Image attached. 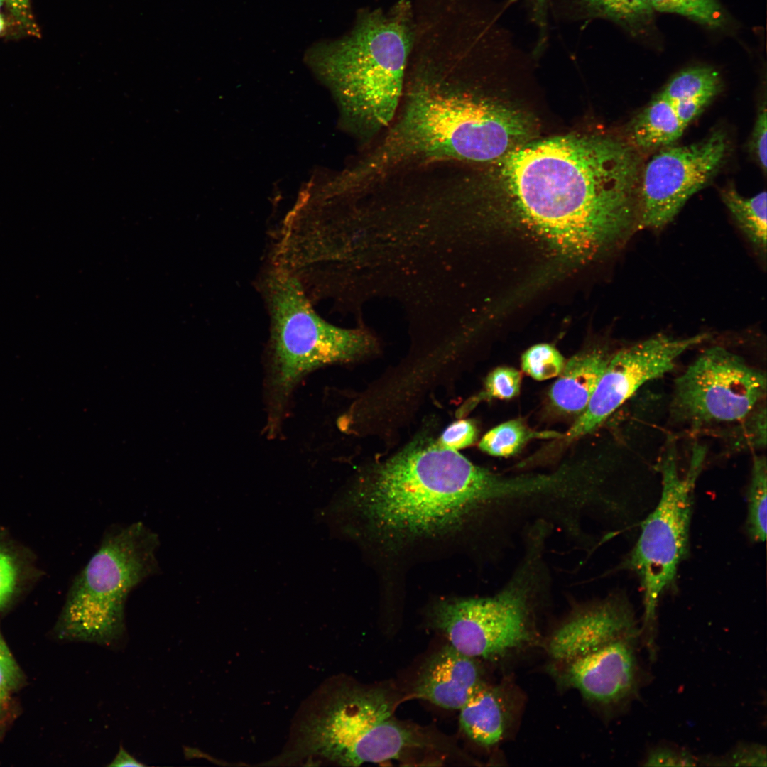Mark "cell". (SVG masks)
<instances>
[{
  "label": "cell",
  "instance_id": "37",
  "mask_svg": "<svg viewBox=\"0 0 767 767\" xmlns=\"http://www.w3.org/2000/svg\"><path fill=\"white\" fill-rule=\"evenodd\" d=\"M110 766H141L143 763L139 762L130 755L122 747L120 748L114 760L109 765Z\"/></svg>",
  "mask_w": 767,
  "mask_h": 767
},
{
  "label": "cell",
  "instance_id": "31",
  "mask_svg": "<svg viewBox=\"0 0 767 767\" xmlns=\"http://www.w3.org/2000/svg\"><path fill=\"white\" fill-rule=\"evenodd\" d=\"M531 23L538 31L535 53L540 54L548 41V11L551 0H526Z\"/></svg>",
  "mask_w": 767,
  "mask_h": 767
},
{
  "label": "cell",
  "instance_id": "33",
  "mask_svg": "<svg viewBox=\"0 0 767 767\" xmlns=\"http://www.w3.org/2000/svg\"><path fill=\"white\" fill-rule=\"evenodd\" d=\"M18 678L17 665L0 638V693L9 695L17 685Z\"/></svg>",
  "mask_w": 767,
  "mask_h": 767
},
{
  "label": "cell",
  "instance_id": "16",
  "mask_svg": "<svg viewBox=\"0 0 767 767\" xmlns=\"http://www.w3.org/2000/svg\"><path fill=\"white\" fill-rule=\"evenodd\" d=\"M503 685L482 682L459 709V723L465 734L484 747L504 737L511 716L512 702Z\"/></svg>",
  "mask_w": 767,
  "mask_h": 767
},
{
  "label": "cell",
  "instance_id": "34",
  "mask_svg": "<svg viewBox=\"0 0 767 767\" xmlns=\"http://www.w3.org/2000/svg\"><path fill=\"white\" fill-rule=\"evenodd\" d=\"M16 582V570L11 557L0 548V606L13 593Z\"/></svg>",
  "mask_w": 767,
  "mask_h": 767
},
{
  "label": "cell",
  "instance_id": "27",
  "mask_svg": "<svg viewBox=\"0 0 767 767\" xmlns=\"http://www.w3.org/2000/svg\"><path fill=\"white\" fill-rule=\"evenodd\" d=\"M521 376L514 368L500 366L487 376L484 390L477 399L496 398L510 399L520 391Z\"/></svg>",
  "mask_w": 767,
  "mask_h": 767
},
{
  "label": "cell",
  "instance_id": "36",
  "mask_svg": "<svg viewBox=\"0 0 767 767\" xmlns=\"http://www.w3.org/2000/svg\"><path fill=\"white\" fill-rule=\"evenodd\" d=\"M11 13L22 26L29 32L36 33L37 28L35 26L31 13L30 0H5Z\"/></svg>",
  "mask_w": 767,
  "mask_h": 767
},
{
  "label": "cell",
  "instance_id": "26",
  "mask_svg": "<svg viewBox=\"0 0 767 767\" xmlns=\"http://www.w3.org/2000/svg\"><path fill=\"white\" fill-rule=\"evenodd\" d=\"M731 443L739 448H762L766 445V407L765 401L758 404L746 417L734 423Z\"/></svg>",
  "mask_w": 767,
  "mask_h": 767
},
{
  "label": "cell",
  "instance_id": "35",
  "mask_svg": "<svg viewBox=\"0 0 767 767\" xmlns=\"http://www.w3.org/2000/svg\"><path fill=\"white\" fill-rule=\"evenodd\" d=\"M709 102L710 100L707 99H694L680 100L672 103L680 121L687 127L690 122L702 113Z\"/></svg>",
  "mask_w": 767,
  "mask_h": 767
},
{
  "label": "cell",
  "instance_id": "22",
  "mask_svg": "<svg viewBox=\"0 0 767 767\" xmlns=\"http://www.w3.org/2000/svg\"><path fill=\"white\" fill-rule=\"evenodd\" d=\"M560 435L555 432L533 430L523 420L515 419L490 430L480 440L479 447L491 455L506 457L516 454L533 439Z\"/></svg>",
  "mask_w": 767,
  "mask_h": 767
},
{
  "label": "cell",
  "instance_id": "13",
  "mask_svg": "<svg viewBox=\"0 0 767 767\" xmlns=\"http://www.w3.org/2000/svg\"><path fill=\"white\" fill-rule=\"evenodd\" d=\"M638 637L621 638L555 663L560 681L599 706L624 705L636 695L640 687Z\"/></svg>",
  "mask_w": 767,
  "mask_h": 767
},
{
  "label": "cell",
  "instance_id": "8",
  "mask_svg": "<svg viewBox=\"0 0 767 767\" xmlns=\"http://www.w3.org/2000/svg\"><path fill=\"white\" fill-rule=\"evenodd\" d=\"M662 488L659 501L644 520L628 560L638 577L643 593L641 634L650 653L655 651V622L660 596L673 583L687 552L692 513V492L699 473L688 468L679 473L671 444L660 463Z\"/></svg>",
  "mask_w": 767,
  "mask_h": 767
},
{
  "label": "cell",
  "instance_id": "28",
  "mask_svg": "<svg viewBox=\"0 0 767 767\" xmlns=\"http://www.w3.org/2000/svg\"><path fill=\"white\" fill-rule=\"evenodd\" d=\"M707 761L719 763L717 766H766V750L761 744H739L727 756Z\"/></svg>",
  "mask_w": 767,
  "mask_h": 767
},
{
  "label": "cell",
  "instance_id": "5",
  "mask_svg": "<svg viewBox=\"0 0 767 767\" xmlns=\"http://www.w3.org/2000/svg\"><path fill=\"white\" fill-rule=\"evenodd\" d=\"M421 744L393 717V702L381 687L342 684L322 688L297 719L289 748L277 761L320 756L343 766L398 758Z\"/></svg>",
  "mask_w": 767,
  "mask_h": 767
},
{
  "label": "cell",
  "instance_id": "3",
  "mask_svg": "<svg viewBox=\"0 0 767 767\" xmlns=\"http://www.w3.org/2000/svg\"><path fill=\"white\" fill-rule=\"evenodd\" d=\"M531 131L528 119L505 104L423 87L409 97L381 159L420 156L494 163L526 143Z\"/></svg>",
  "mask_w": 767,
  "mask_h": 767
},
{
  "label": "cell",
  "instance_id": "7",
  "mask_svg": "<svg viewBox=\"0 0 767 767\" xmlns=\"http://www.w3.org/2000/svg\"><path fill=\"white\" fill-rule=\"evenodd\" d=\"M158 535L143 523L109 528L80 573L60 621L67 639L111 646L124 636L129 593L158 572Z\"/></svg>",
  "mask_w": 767,
  "mask_h": 767
},
{
  "label": "cell",
  "instance_id": "1",
  "mask_svg": "<svg viewBox=\"0 0 767 767\" xmlns=\"http://www.w3.org/2000/svg\"><path fill=\"white\" fill-rule=\"evenodd\" d=\"M491 212L500 239L556 274L597 259L639 229V151L610 136L524 143L495 163Z\"/></svg>",
  "mask_w": 767,
  "mask_h": 767
},
{
  "label": "cell",
  "instance_id": "32",
  "mask_svg": "<svg viewBox=\"0 0 767 767\" xmlns=\"http://www.w3.org/2000/svg\"><path fill=\"white\" fill-rule=\"evenodd\" d=\"M766 115V107L764 104L758 112L749 146L750 153L764 173L767 166Z\"/></svg>",
  "mask_w": 767,
  "mask_h": 767
},
{
  "label": "cell",
  "instance_id": "21",
  "mask_svg": "<svg viewBox=\"0 0 767 767\" xmlns=\"http://www.w3.org/2000/svg\"><path fill=\"white\" fill-rule=\"evenodd\" d=\"M719 74L707 67H692L681 70L666 84L660 92L671 102L707 99L712 100L721 90Z\"/></svg>",
  "mask_w": 767,
  "mask_h": 767
},
{
  "label": "cell",
  "instance_id": "4",
  "mask_svg": "<svg viewBox=\"0 0 767 767\" xmlns=\"http://www.w3.org/2000/svg\"><path fill=\"white\" fill-rule=\"evenodd\" d=\"M271 328L266 367L268 436H274L293 390L309 373L368 354L374 340L361 330L334 326L314 310L301 281L278 266L266 280Z\"/></svg>",
  "mask_w": 767,
  "mask_h": 767
},
{
  "label": "cell",
  "instance_id": "30",
  "mask_svg": "<svg viewBox=\"0 0 767 767\" xmlns=\"http://www.w3.org/2000/svg\"><path fill=\"white\" fill-rule=\"evenodd\" d=\"M476 437L477 429L472 422L460 420L446 428L438 442L445 448L457 451L472 445Z\"/></svg>",
  "mask_w": 767,
  "mask_h": 767
},
{
  "label": "cell",
  "instance_id": "14",
  "mask_svg": "<svg viewBox=\"0 0 767 767\" xmlns=\"http://www.w3.org/2000/svg\"><path fill=\"white\" fill-rule=\"evenodd\" d=\"M641 635L629 601L612 595L574 609L545 642L554 663H561L617 639Z\"/></svg>",
  "mask_w": 767,
  "mask_h": 767
},
{
  "label": "cell",
  "instance_id": "20",
  "mask_svg": "<svg viewBox=\"0 0 767 767\" xmlns=\"http://www.w3.org/2000/svg\"><path fill=\"white\" fill-rule=\"evenodd\" d=\"M722 200L738 227L754 249L766 257L767 240L766 192L746 197L733 186L721 191Z\"/></svg>",
  "mask_w": 767,
  "mask_h": 767
},
{
  "label": "cell",
  "instance_id": "38",
  "mask_svg": "<svg viewBox=\"0 0 767 767\" xmlns=\"http://www.w3.org/2000/svg\"><path fill=\"white\" fill-rule=\"evenodd\" d=\"M9 705V695L0 693V720L5 716Z\"/></svg>",
  "mask_w": 767,
  "mask_h": 767
},
{
  "label": "cell",
  "instance_id": "15",
  "mask_svg": "<svg viewBox=\"0 0 767 767\" xmlns=\"http://www.w3.org/2000/svg\"><path fill=\"white\" fill-rule=\"evenodd\" d=\"M477 659L447 644L425 663L415 684V695L439 707L459 709L483 682Z\"/></svg>",
  "mask_w": 767,
  "mask_h": 767
},
{
  "label": "cell",
  "instance_id": "17",
  "mask_svg": "<svg viewBox=\"0 0 767 767\" xmlns=\"http://www.w3.org/2000/svg\"><path fill=\"white\" fill-rule=\"evenodd\" d=\"M610 357L604 350L595 349L570 358L549 391L552 405L564 413L582 414Z\"/></svg>",
  "mask_w": 767,
  "mask_h": 767
},
{
  "label": "cell",
  "instance_id": "9",
  "mask_svg": "<svg viewBox=\"0 0 767 767\" xmlns=\"http://www.w3.org/2000/svg\"><path fill=\"white\" fill-rule=\"evenodd\" d=\"M522 567L499 592L483 598L444 601L433 612V625L460 653L487 660L504 658L534 642V578Z\"/></svg>",
  "mask_w": 767,
  "mask_h": 767
},
{
  "label": "cell",
  "instance_id": "19",
  "mask_svg": "<svg viewBox=\"0 0 767 767\" xmlns=\"http://www.w3.org/2000/svg\"><path fill=\"white\" fill-rule=\"evenodd\" d=\"M685 128L673 103L659 93L633 119L629 143L638 151L667 147L682 136Z\"/></svg>",
  "mask_w": 767,
  "mask_h": 767
},
{
  "label": "cell",
  "instance_id": "6",
  "mask_svg": "<svg viewBox=\"0 0 767 767\" xmlns=\"http://www.w3.org/2000/svg\"><path fill=\"white\" fill-rule=\"evenodd\" d=\"M415 29L406 1L388 11H364L352 34L332 57L330 74L339 100L364 129L378 131L393 117Z\"/></svg>",
  "mask_w": 767,
  "mask_h": 767
},
{
  "label": "cell",
  "instance_id": "2",
  "mask_svg": "<svg viewBox=\"0 0 767 767\" xmlns=\"http://www.w3.org/2000/svg\"><path fill=\"white\" fill-rule=\"evenodd\" d=\"M528 476L506 477L477 466L457 450L418 437L369 470L354 501L364 520L391 537L443 534L478 510L531 496Z\"/></svg>",
  "mask_w": 767,
  "mask_h": 767
},
{
  "label": "cell",
  "instance_id": "10",
  "mask_svg": "<svg viewBox=\"0 0 767 767\" xmlns=\"http://www.w3.org/2000/svg\"><path fill=\"white\" fill-rule=\"evenodd\" d=\"M766 375L722 347L705 349L675 381L670 411L692 428L733 425L765 401Z\"/></svg>",
  "mask_w": 767,
  "mask_h": 767
},
{
  "label": "cell",
  "instance_id": "23",
  "mask_svg": "<svg viewBox=\"0 0 767 767\" xmlns=\"http://www.w3.org/2000/svg\"><path fill=\"white\" fill-rule=\"evenodd\" d=\"M766 459L754 455L747 493V518L746 528L751 540L763 542L766 535Z\"/></svg>",
  "mask_w": 767,
  "mask_h": 767
},
{
  "label": "cell",
  "instance_id": "39",
  "mask_svg": "<svg viewBox=\"0 0 767 767\" xmlns=\"http://www.w3.org/2000/svg\"><path fill=\"white\" fill-rule=\"evenodd\" d=\"M1 4H2V0H0V8L1 6ZM4 21L1 15L0 14V33L4 30Z\"/></svg>",
  "mask_w": 767,
  "mask_h": 767
},
{
  "label": "cell",
  "instance_id": "18",
  "mask_svg": "<svg viewBox=\"0 0 767 767\" xmlns=\"http://www.w3.org/2000/svg\"><path fill=\"white\" fill-rule=\"evenodd\" d=\"M566 13L575 20L606 19L632 36L646 34L652 28L654 12L648 0H566Z\"/></svg>",
  "mask_w": 767,
  "mask_h": 767
},
{
  "label": "cell",
  "instance_id": "12",
  "mask_svg": "<svg viewBox=\"0 0 767 767\" xmlns=\"http://www.w3.org/2000/svg\"><path fill=\"white\" fill-rule=\"evenodd\" d=\"M709 335L675 338L658 334L614 354L587 408L567 432L566 439L594 431L640 388L673 370L681 354L707 340Z\"/></svg>",
  "mask_w": 767,
  "mask_h": 767
},
{
  "label": "cell",
  "instance_id": "11",
  "mask_svg": "<svg viewBox=\"0 0 767 767\" xmlns=\"http://www.w3.org/2000/svg\"><path fill=\"white\" fill-rule=\"evenodd\" d=\"M727 151V136L719 129L697 143L667 146L643 165L639 229H660L670 224L689 199L716 175Z\"/></svg>",
  "mask_w": 767,
  "mask_h": 767
},
{
  "label": "cell",
  "instance_id": "25",
  "mask_svg": "<svg viewBox=\"0 0 767 767\" xmlns=\"http://www.w3.org/2000/svg\"><path fill=\"white\" fill-rule=\"evenodd\" d=\"M565 364L563 356L548 344H538L528 349L522 355L523 371L538 381L558 376Z\"/></svg>",
  "mask_w": 767,
  "mask_h": 767
},
{
  "label": "cell",
  "instance_id": "29",
  "mask_svg": "<svg viewBox=\"0 0 767 767\" xmlns=\"http://www.w3.org/2000/svg\"><path fill=\"white\" fill-rule=\"evenodd\" d=\"M697 760L689 752L670 746H658L646 756L643 766H692Z\"/></svg>",
  "mask_w": 767,
  "mask_h": 767
},
{
  "label": "cell",
  "instance_id": "24",
  "mask_svg": "<svg viewBox=\"0 0 767 767\" xmlns=\"http://www.w3.org/2000/svg\"><path fill=\"white\" fill-rule=\"evenodd\" d=\"M656 11L681 15L712 28L726 23L717 0H648Z\"/></svg>",
  "mask_w": 767,
  "mask_h": 767
}]
</instances>
